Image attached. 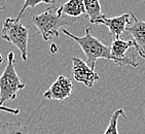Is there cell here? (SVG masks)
I'll list each match as a JSON object with an SVG mask.
<instances>
[{
	"mask_svg": "<svg viewBox=\"0 0 145 134\" xmlns=\"http://www.w3.org/2000/svg\"><path fill=\"white\" fill-rule=\"evenodd\" d=\"M25 88L14 68V54H7V64L3 73L0 76V105L6 101L14 100L17 94Z\"/></svg>",
	"mask_w": 145,
	"mask_h": 134,
	"instance_id": "3957f363",
	"label": "cell"
},
{
	"mask_svg": "<svg viewBox=\"0 0 145 134\" xmlns=\"http://www.w3.org/2000/svg\"><path fill=\"white\" fill-rule=\"evenodd\" d=\"M130 16L134 22L125 31L132 36V41L138 55L145 59V22L138 19L132 11H130Z\"/></svg>",
	"mask_w": 145,
	"mask_h": 134,
	"instance_id": "ba28073f",
	"label": "cell"
},
{
	"mask_svg": "<svg viewBox=\"0 0 145 134\" xmlns=\"http://www.w3.org/2000/svg\"><path fill=\"white\" fill-rule=\"evenodd\" d=\"M86 14L89 19L91 24H97V22L103 17L102 9L99 0H84Z\"/></svg>",
	"mask_w": 145,
	"mask_h": 134,
	"instance_id": "8fae6325",
	"label": "cell"
},
{
	"mask_svg": "<svg viewBox=\"0 0 145 134\" xmlns=\"http://www.w3.org/2000/svg\"><path fill=\"white\" fill-rule=\"evenodd\" d=\"M72 76L76 81L84 84L88 88H92L100 78L95 70H93L86 62L78 57L72 58Z\"/></svg>",
	"mask_w": 145,
	"mask_h": 134,
	"instance_id": "8992f818",
	"label": "cell"
},
{
	"mask_svg": "<svg viewBox=\"0 0 145 134\" xmlns=\"http://www.w3.org/2000/svg\"><path fill=\"white\" fill-rule=\"evenodd\" d=\"M75 19L62 14L60 9H56L54 4L48 7L42 14L32 17V23L38 30L44 41L59 37V29L65 26H72Z\"/></svg>",
	"mask_w": 145,
	"mask_h": 134,
	"instance_id": "6da1fadb",
	"label": "cell"
},
{
	"mask_svg": "<svg viewBox=\"0 0 145 134\" xmlns=\"http://www.w3.org/2000/svg\"><path fill=\"white\" fill-rule=\"evenodd\" d=\"M0 112H8V114H12V115H19L20 109L10 108V107H7V106L0 105Z\"/></svg>",
	"mask_w": 145,
	"mask_h": 134,
	"instance_id": "9a60e30c",
	"label": "cell"
},
{
	"mask_svg": "<svg viewBox=\"0 0 145 134\" xmlns=\"http://www.w3.org/2000/svg\"><path fill=\"white\" fill-rule=\"evenodd\" d=\"M56 2V0H25L24 1V4H23L22 9L20 11L18 17L16 18L17 20H21L25 14V11L28 9H33L35 6L39 5V4H42V3H46V4H54Z\"/></svg>",
	"mask_w": 145,
	"mask_h": 134,
	"instance_id": "5bb4252c",
	"label": "cell"
},
{
	"mask_svg": "<svg viewBox=\"0 0 145 134\" xmlns=\"http://www.w3.org/2000/svg\"><path fill=\"white\" fill-rule=\"evenodd\" d=\"M1 38L9 42L21 52V57L24 62L28 59V39L29 30L16 18H7L3 22Z\"/></svg>",
	"mask_w": 145,
	"mask_h": 134,
	"instance_id": "277c9868",
	"label": "cell"
},
{
	"mask_svg": "<svg viewBox=\"0 0 145 134\" xmlns=\"http://www.w3.org/2000/svg\"><path fill=\"white\" fill-rule=\"evenodd\" d=\"M50 52L53 54H57L59 52V48L56 43H53V45H50Z\"/></svg>",
	"mask_w": 145,
	"mask_h": 134,
	"instance_id": "2e32d148",
	"label": "cell"
},
{
	"mask_svg": "<svg viewBox=\"0 0 145 134\" xmlns=\"http://www.w3.org/2000/svg\"><path fill=\"white\" fill-rule=\"evenodd\" d=\"M62 32H63V34L73 39L80 47V49L87 57L86 63L93 70H95L96 62L98 59H105L107 61L112 62L111 55H110V48L102 43L95 36H93L92 32H91V27L86 29V33L84 36H76L71 32H69L67 29H62Z\"/></svg>",
	"mask_w": 145,
	"mask_h": 134,
	"instance_id": "7a4b0ae2",
	"label": "cell"
},
{
	"mask_svg": "<svg viewBox=\"0 0 145 134\" xmlns=\"http://www.w3.org/2000/svg\"><path fill=\"white\" fill-rule=\"evenodd\" d=\"M97 24H103L109 29L113 39H120V35L125 32L127 25L130 24V14H123L114 18H107L104 16L97 22Z\"/></svg>",
	"mask_w": 145,
	"mask_h": 134,
	"instance_id": "9c48e42d",
	"label": "cell"
},
{
	"mask_svg": "<svg viewBox=\"0 0 145 134\" xmlns=\"http://www.w3.org/2000/svg\"><path fill=\"white\" fill-rule=\"evenodd\" d=\"M0 134H29L28 127L19 122H7L0 128Z\"/></svg>",
	"mask_w": 145,
	"mask_h": 134,
	"instance_id": "7c38bea8",
	"label": "cell"
},
{
	"mask_svg": "<svg viewBox=\"0 0 145 134\" xmlns=\"http://www.w3.org/2000/svg\"><path fill=\"white\" fill-rule=\"evenodd\" d=\"M59 9L64 16L73 18V19L79 17L81 14H86L84 0H69Z\"/></svg>",
	"mask_w": 145,
	"mask_h": 134,
	"instance_id": "30bf717a",
	"label": "cell"
},
{
	"mask_svg": "<svg viewBox=\"0 0 145 134\" xmlns=\"http://www.w3.org/2000/svg\"><path fill=\"white\" fill-rule=\"evenodd\" d=\"M134 47L132 40L113 39L110 47V55L112 62L120 66L137 67L139 65L134 53H129V50Z\"/></svg>",
	"mask_w": 145,
	"mask_h": 134,
	"instance_id": "5b68a950",
	"label": "cell"
},
{
	"mask_svg": "<svg viewBox=\"0 0 145 134\" xmlns=\"http://www.w3.org/2000/svg\"><path fill=\"white\" fill-rule=\"evenodd\" d=\"M120 117L126 119V115H125V112H123V108L117 109V110H115L112 114L111 118H110V121H109V125L106 130H105V132H104V134H118L117 123H118V119Z\"/></svg>",
	"mask_w": 145,
	"mask_h": 134,
	"instance_id": "4fadbf2b",
	"label": "cell"
},
{
	"mask_svg": "<svg viewBox=\"0 0 145 134\" xmlns=\"http://www.w3.org/2000/svg\"><path fill=\"white\" fill-rule=\"evenodd\" d=\"M73 90L72 81L69 78L60 76H58L53 85L48 88L43 94V97L48 100L63 101L66 98L70 97Z\"/></svg>",
	"mask_w": 145,
	"mask_h": 134,
	"instance_id": "52a82bcc",
	"label": "cell"
},
{
	"mask_svg": "<svg viewBox=\"0 0 145 134\" xmlns=\"http://www.w3.org/2000/svg\"><path fill=\"white\" fill-rule=\"evenodd\" d=\"M2 61H3V58H2V56H1V54H0V65L2 64Z\"/></svg>",
	"mask_w": 145,
	"mask_h": 134,
	"instance_id": "e0dca14e",
	"label": "cell"
},
{
	"mask_svg": "<svg viewBox=\"0 0 145 134\" xmlns=\"http://www.w3.org/2000/svg\"><path fill=\"white\" fill-rule=\"evenodd\" d=\"M2 9H4V7H3V6H2V7H0V11H2Z\"/></svg>",
	"mask_w": 145,
	"mask_h": 134,
	"instance_id": "ac0fdd59",
	"label": "cell"
}]
</instances>
